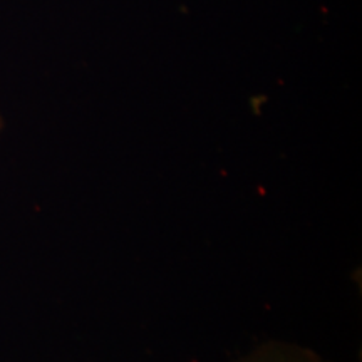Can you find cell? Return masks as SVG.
Listing matches in <instances>:
<instances>
[{"instance_id": "obj_1", "label": "cell", "mask_w": 362, "mask_h": 362, "mask_svg": "<svg viewBox=\"0 0 362 362\" xmlns=\"http://www.w3.org/2000/svg\"><path fill=\"white\" fill-rule=\"evenodd\" d=\"M235 362H329L317 352L297 344L272 341L242 356Z\"/></svg>"}, {"instance_id": "obj_2", "label": "cell", "mask_w": 362, "mask_h": 362, "mask_svg": "<svg viewBox=\"0 0 362 362\" xmlns=\"http://www.w3.org/2000/svg\"><path fill=\"white\" fill-rule=\"evenodd\" d=\"M2 126H4V123H2V117H0V131H2Z\"/></svg>"}]
</instances>
